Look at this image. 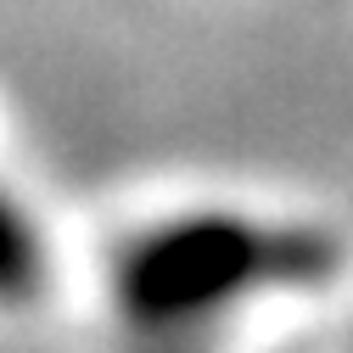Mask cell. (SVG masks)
<instances>
[{
  "label": "cell",
  "instance_id": "obj_1",
  "mask_svg": "<svg viewBox=\"0 0 353 353\" xmlns=\"http://www.w3.org/2000/svg\"><path fill=\"white\" fill-rule=\"evenodd\" d=\"M270 275H292L281 263V241L252 236L241 225H174L135 241L118 258V308L141 331H185L208 308L263 286Z\"/></svg>",
  "mask_w": 353,
  "mask_h": 353
},
{
  "label": "cell",
  "instance_id": "obj_2",
  "mask_svg": "<svg viewBox=\"0 0 353 353\" xmlns=\"http://www.w3.org/2000/svg\"><path fill=\"white\" fill-rule=\"evenodd\" d=\"M39 286H46V241H39L34 219L0 185V308L34 303Z\"/></svg>",
  "mask_w": 353,
  "mask_h": 353
}]
</instances>
